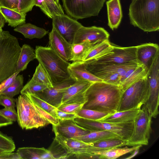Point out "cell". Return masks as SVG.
Returning a JSON list of instances; mask_svg holds the SVG:
<instances>
[{
	"label": "cell",
	"instance_id": "6da1fadb",
	"mask_svg": "<svg viewBox=\"0 0 159 159\" xmlns=\"http://www.w3.org/2000/svg\"><path fill=\"white\" fill-rule=\"evenodd\" d=\"M122 93L120 86L103 81L93 82L86 91L87 101L82 108L113 113L118 111Z\"/></svg>",
	"mask_w": 159,
	"mask_h": 159
},
{
	"label": "cell",
	"instance_id": "7a4b0ae2",
	"mask_svg": "<svg viewBox=\"0 0 159 159\" xmlns=\"http://www.w3.org/2000/svg\"><path fill=\"white\" fill-rule=\"evenodd\" d=\"M129 16L131 24L143 31H158L159 0H132Z\"/></svg>",
	"mask_w": 159,
	"mask_h": 159
},
{
	"label": "cell",
	"instance_id": "3957f363",
	"mask_svg": "<svg viewBox=\"0 0 159 159\" xmlns=\"http://www.w3.org/2000/svg\"><path fill=\"white\" fill-rule=\"evenodd\" d=\"M37 59L49 76L53 86L71 77L68 67L70 63L63 59L50 47L36 46Z\"/></svg>",
	"mask_w": 159,
	"mask_h": 159
},
{
	"label": "cell",
	"instance_id": "277c9868",
	"mask_svg": "<svg viewBox=\"0 0 159 159\" xmlns=\"http://www.w3.org/2000/svg\"><path fill=\"white\" fill-rule=\"evenodd\" d=\"M20 49L17 38L3 30L0 39V83L16 72Z\"/></svg>",
	"mask_w": 159,
	"mask_h": 159
},
{
	"label": "cell",
	"instance_id": "5b68a950",
	"mask_svg": "<svg viewBox=\"0 0 159 159\" xmlns=\"http://www.w3.org/2000/svg\"><path fill=\"white\" fill-rule=\"evenodd\" d=\"M16 103L18 116L17 121L22 129L38 128L50 124L25 95H20L16 99Z\"/></svg>",
	"mask_w": 159,
	"mask_h": 159
},
{
	"label": "cell",
	"instance_id": "8992f818",
	"mask_svg": "<svg viewBox=\"0 0 159 159\" xmlns=\"http://www.w3.org/2000/svg\"><path fill=\"white\" fill-rule=\"evenodd\" d=\"M149 93V86L146 75L132 84L122 92L117 111L141 109L147 101Z\"/></svg>",
	"mask_w": 159,
	"mask_h": 159
},
{
	"label": "cell",
	"instance_id": "52a82bcc",
	"mask_svg": "<svg viewBox=\"0 0 159 159\" xmlns=\"http://www.w3.org/2000/svg\"><path fill=\"white\" fill-rule=\"evenodd\" d=\"M142 107L133 120L132 133L126 141V145L134 146L148 144L152 131L151 125L152 117L146 107L143 105Z\"/></svg>",
	"mask_w": 159,
	"mask_h": 159
},
{
	"label": "cell",
	"instance_id": "ba28073f",
	"mask_svg": "<svg viewBox=\"0 0 159 159\" xmlns=\"http://www.w3.org/2000/svg\"><path fill=\"white\" fill-rule=\"evenodd\" d=\"M105 0H62L66 14L78 20L98 16Z\"/></svg>",
	"mask_w": 159,
	"mask_h": 159
},
{
	"label": "cell",
	"instance_id": "9c48e42d",
	"mask_svg": "<svg viewBox=\"0 0 159 159\" xmlns=\"http://www.w3.org/2000/svg\"><path fill=\"white\" fill-rule=\"evenodd\" d=\"M80 127L90 131L107 130L114 133L126 141L130 137L133 127V121L114 123L93 120L77 117L74 119Z\"/></svg>",
	"mask_w": 159,
	"mask_h": 159
},
{
	"label": "cell",
	"instance_id": "30bf717a",
	"mask_svg": "<svg viewBox=\"0 0 159 159\" xmlns=\"http://www.w3.org/2000/svg\"><path fill=\"white\" fill-rule=\"evenodd\" d=\"M149 86L148 99L144 105L152 117L156 118L159 114V52L154 57L147 75Z\"/></svg>",
	"mask_w": 159,
	"mask_h": 159
},
{
	"label": "cell",
	"instance_id": "8fae6325",
	"mask_svg": "<svg viewBox=\"0 0 159 159\" xmlns=\"http://www.w3.org/2000/svg\"><path fill=\"white\" fill-rule=\"evenodd\" d=\"M112 45V48L111 52L90 61L116 64H125L138 61L137 56V46L120 47L113 44Z\"/></svg>",
	"mask_w": 159,
	"mask_h": 159
},
{
	"label": "cell",
	"instance_id": "7c38bea8",
	"mask_svg": "<svg viewBox=\"0 0 159 159\" xmlns=\"http://www.w3.org/2000/svg\"><path fill=\"white\" fill-rule=\"evenodd\" d=\"M82 25L76 20L65 14L52 18V26L70 44L73 43L75 34Z\"/></svg>",
	"mask_w": 159,
	"mask_h": 159
},
{
	"label": "cell",
	"instance_id": "4fadbf2b",
	"mask_svg": "<svg viewBox=\"0 0 159 159\" xmlns=\"http://www.w3.org/2000/svg\"><path fill=\"white\" fill-rule=\"evenodd\" d=\"M72 155L71 159H99L94 154V148L90 144L74 139H66L55 136Z\"/></svg>",
	"mask_w": 159,
	"mask_h": 159
},
{
	"label": "cell",
	"instance_id": "5bb4252c",
	"mask_svg": "<svg viewBox=\"0 0 159 159\" xmlns=\"http://www.w3.org/2000/svg\"><path fill=\"white\" fill-rule=\"evenodd\" d=\"M109 36L108 32L103 28L95 26L85 27L82 25L76 32L73 43L87 41L94 46L109 40Z\"/></svg>",
	"mask_w": 159,
	"mask_h": 159
},
{
	"label": "cell",
	"instance_id": "9a60e30c",
	"mask_svg": "<svg viewBox=\"0 0 159 159\" xmlns=\"http://www.w3.org/2000/svg\"><path fill=\"white\" fill-rule=\"evenodd\" d=\"M76 81L71 77L60 84L48 87L36 94L41 99L58 108L61 104L64 93L66 89Z\"/></svg>",
	"mask_w": 159,
	"mask_h": 159
},
{
	"label": "cell",
	"instance_id": "2e32d148",
	"mask_svg": "<svg viewBox=\"0 0 159 159\" xmlns=\"http://www.w3.org/2000/svg\"><path fill=\"white\" fill-rule=\"evenodd\" d=\"M92 83L87 81H76L66 90L61 105L72 103L84 104L87 101L86 91Z\"/></svg>",
	"mask_w": 159,
	"mask_h": 159
},
{
	"label": "cell",
	"instance_id": "e0dca14e",
	"mask_svg": "<svg viewBox=\"0 0 159 159\" xmlns=\"http://www.w3.org/2000/svg\"><path fill=\"white\" fill-rule=\"evenodd\" d=\"M52 129L55 136L66 139H75L90 132L79 125L74 119L59 120V122L57 125H52Z\"/></svg>",
	"mask_w": 159,
	"mask_h": 159
},
{
	"label": "cell",
	"instance_id": "ac0fdd59",
	"mask_svg": "<svg viewBox=\"0 0 159 159\" xmlns=\"http://www.w3.org/2000/svg\"><path fill=\"white\" fill-rule=\"evenodd\" d=\"M83 62L87 70H104L118 74L121 77V81L128 70L142 64L138 61L123 64L99 62L90 60Z\"/></svg>",
	"mask_w": 159,
	"mask_h": 159
},
{
	"label": "cell",
	"instance_id": "d6986e66",
	"mask_svg": "<svg viewBox=\"0 0 159 159\" xmlns=\"http://www.w3.org/2000/svg\"><path fill=\"white\" fill-rule=\"evenodd\" d=\"M49 47L63 59L68 62L71 55V44L52 26L49 34Z\"/></svg>",
	"mask_w": 159,
	"mask_h": 159
},
{
	"label": "cell",
	"instance_id": "ffe728a7",
	"mask_svg": "<svg viewBox=\"0 0 159 159\" xmlns=\"http://www.w3.org/2000/svg\"><path fill=\"white\" fill-rule=\"evenodd\" d=\"M68 69L71 77L76 81H87L93 83L103 81L88 71L83 61L73 62L70 63Z\"/></svg>",
	"mask_w": 159,
	"mask_h": 159
},
{
	"label": "cell",
	"instance_id": "44dd1931",
	"mask_svg": "<svg viewBox=\"0 0 159 159\" xmlns=\"http://www.w3.org/2000/svg\"><path fill=\"white\" fill-rule=\"evenodd\" d=\"M159 52V46L157 43H147L137 46L138 60L148 68L154 57Z\"/></svg>",
	"mask_w": 159,
	"mask_h": 159
},
{
	"label": "cell",
	"instance_id": "7402d4cb",
	"mask_svg": "<svg viewBox=\"0 0 159 159\" xmlns=\"http://www.w3.org/2000/svg\"><path fill=\"white\" fill-rule=\"evenodd\" d=\"M107 7L108 25L112 30L117 28L122 17V13L120 0H109L106 3Z\"/></svg>",
	"mask_w": 159,
	"mask_h": 159
},
{
	"label": "cell",
	"instance_id": "603a6c76",
	"mask_svg": "<svg viewBox=\"0 0 159 159\" xmlns=\"http://www.w3.org/2000/svg\"><path fill=\"white\" fill-rule=\"evenodd\" d=\"M16 152L20 159H54L49 150L43 147L19 148Z\"/></svg>",
	"mask_w": 159,
	"mask_h": 159
},
{
	"label": "cell",
	"instance_id": "cb8c5ba5",
	"mask_svg": "<svg viewBox=\"0 0 159 159\" xmlns=\"http://www.w3.org/2000/svg\"><path fill=\"white\" fill-rule=\"evenodd\" d=\"M140 109H132L117 111L109 114L99 121L114 123H125L133 121Z\"/></svg>",
	"mask_w": 159,
	"mask_h": 159
},
{
	"label": "cell",
	"instance_id": "d4e9b609",
	"mask_svg": "<svg viewBox=\"0 0 159 159\" xmlns=\"http://www.w3.org/2000/svg\"><path fill=\"white\" fill-rule=\"evenodd\" d=\"M14 30L22 34L27 39H41L48 33V30L30 23H24L16 27Z\"/></svg>",
	"mask_w": 159,
	"mask_h": 159
},
{
	"label": "cell",
	"instance_id": "484cf974",
	"mask_svg": "<svg viewBox=\"0 0 159 159\" xmlns=\"http://www.w3.org/2000/svg\"><path fill=\"white\" fill-rule=\"evenodd\" d=\"M113 138L122 139L120 136L116 134L104 130L90 131L86 134L75 139L90 144L104 140Z\"/></svg>",
	"mask_w": 159,
	"mask_h": 159
},
{
	"label": "cell",
	"instance_id": "4316f807",
	"mask_svg": "<svg viewBox=\"0 0 159 159\" xmlns=\"http://www.w3.org/2000/svg\"><path fill=\"white\" fill-rule=\"evenodd\" d=\"M0 12L9 26L16 27L25 23L26 13L2 7H0Z\"/></svg>",
	"mask_w": 159,
	"mask_h": 159
},
{
	"label": "cell",
	"instance_id": "83f0119b",
	"mask_svg": "<svg viewBox=\"0 0 159 159\" xmlns=\"http://www.w3.org/2000/svg\"><path fill=\"white\" fill-rule=\"evenodd\" d=\"M35 59L36 56L35 50L29 45L24 44L21 48L16 71H20L25 70L29 62Z\"/></svg>",
	"mask_w": 159,
	"mask_h": 159
},
{
	"label": "cell",
	"instance_id": "f1b7e54d",
	"mask_svg": "<svg viewBox=\"0 0 159 159\" xmlns=\"http://www.w3.org/2000/svg\"><path fill=\"white\" fill-rule=\"evenodd\" d=\"M112 44L109 40L103 42L93 46L88 51L83 61L93 60L111 52Z\"/></svg>",
	"mask_w": 159,
	"mask_h": 159
},
{
	"label": "cell",
	"instance_id": "f546056e",
	"mask_svg": "<svg viewBox=\"0 0 159 159\" xmlns=\"http://www.w3.org/2000/svg\"><path fill=\"white\" fill-rule=\"evenodd\" d=\"M142 145H138L129 148L126 146L122 148H116L96 152L94 154L98 156L99 159H115L127 153L131 152L138 148H140Z\"/></svg>",
	"mask_w": 159,
	"mask_h": 159
},
{
	"label": "cell",
	"instance_id": "4dcf8cb0",
	"mask_svg": "<svg viewBox=\"0 0 159 159\" xmlns=\"http://www.w3.org/2000/svg\"><path fill=\"white\" fill-rule=\"evenodd\" d=\"M93 46L91 43L87 41L71 44L70 61H83L86 55Z\"/></svg>",
	"mask_w": 159,
	"mask_h": 159
},
{
	"label": "cell",
	"instance_id": "1f68e13d",
	"mask_svg": "<svg viewBox=\"0 0 159 159\" xmlns=\"http://www.w3.org/2000/svg\"><path fill=\"white\" fill-rule=\"evenodd\" d=\"M87 70L103 81L118 86L120 85L121 77L117 73L101 69H91Z\"/></svg>",
	"mask_w": 159,
	"mask_h": 159
},
{
	"label": "cell",
	"instance_id": "d6a6232c",
	"mask_svg": "<svg viewBox=\"0 0 159 159\" xmlns=\"http://www.w3.org/2000/svg\"><path fill=\"white\" fill-rule=\"evenodd\" d=\"M90 144L94 147L95 153L100 151L124 146L126 145V141L121 139L113 138Z\"/></svg>",
	"mask_w": 159,
	"mask_h": 159
},
{
	"label": "cell",
	"instance_id": "836d02e7",
	"mask_svg": "<svg viewBox=\"0 0 159 159\" xmlns=\"http://www.w3.org/2000/svg\"><path fill=\"white\" fill-rule=\"evenodd\" d=\"M48 149L54 159H71L72 155L67 148L55 138Z\"/></svg>",
	"mask_w": 159,
	"mask_h": 159
},
{
	"label": "cell",
	"instance_id": "e575fe53",
	"mask_svg": "<svg viewBox=\"0 0 159 159\" xmlns=\"http://www.w3.org/2000/svg\"><path fill=\"white\" fill-rule=\"evenodd\" d=\"M148 69L143 65L138 66L134 71L125 80L122 82L120 87L122 92L132 84L145 76Z\"/></svg>",
	"mask_w": 159,
	"mask_h": 159
},
{
	"label": "cell",
	"instance_id": "d590c367",
	"mask_svg": "<svg viewBox=\"0 0 159 159\" xmlns=\"http://www.w3.org/2000/svg\"><path fill=\"white\" fill-rule=\"evenodd\" d=\"M31 81L45 85L47 87H52L53 86L48 74L39 64L37 66Z\"/></svg>",
	"mask_w": 159,
	"mask_h": 159
},
{
	"label": "cell",
	"instance_id": "8d00e7d4",
	"mask_svg": "<svg viewBox=\"0 0 159 159\" xmlns=\"http://www.w3.org/2000/svg\"><path fill=\"white\" fill-rule=\"evenodd\" d=\"M24 95L27 96L34 103L52 116L57 118V108L41 99L35 94L26 93Z\"/></svg>",
	"mask_w": 159,
	"mask_h": 159
},
{
	"label": "cell",
	"instance_id": "74e56055",
	"mask_svg": "<svg viewBox=\"0 0 159 159\" xmlns=\"http://www.w3.org/2000/svg\"><path fill=\"white\" fill-rule=\"evenodd\" d=\"M24 78L22 75H17L13 83L3 91L1 95L13 97L19 94L23 89Z\"/></svg>",
	"mask_w": 159,
	"mask_h": 159
},
{
	"label": "cell",
	"instance_id": "f35d334b",
	"mask_svg": "<svg viewBox=\"0 0 159 159\" xmlns=\"http://www.w3.org/2000/svg\"><path fill=\"white\" fill-rule=\"evenodd\" d=\"M109 114L106 112L83 108L76 113L78 117L96 120H98Z\"/></svg>",
	"mask_w": 159,
	"mask_h": 159
},
{
	"label": "cell",
	"instance_id": "ab89813d",
	"mask_svg": "<svg viewBox=\"0 0 159 159\" xmlns=\"http://www.w3.org/2000/svg\"><path fill=\"white\" fill-rule=\"evenodd\" d=\"M16 145L12 138L0 132V149L6 152H13Z\"/></svg>",
	"mask_w": 159,
	"mask_h": 159
},
{
	"label": "cell",
	"instance_id": "60d3db41",
	"mask_svg": "<svg viewBox=\"0 0 159 159\" xmlns=\"http://www.w3.org/2000/svg\"><path fill=\"white\" fill-rule=\"evenodd\" d=\"M47 88L45 85L30 80L23 87L20 93L21 94L26 93L36 94L43 91Z\"/></svg>",
	"mask_w": 159,
	"mask_h": 159
},
{
	"label": "cell",
	"instance_id": "b9f144b4",
	"mask_svg": "<svg viewBox=\"0 0 159 159\" xmlns=\"http://www.w3.org/2000/svg\"><path fill=\"white\" fill-rule=\"evenodd\" d=\"M47 7L51 15L64 14L63 10L60 3L55 2L53 0H45Z\"/></svg>",
	"mask_w": 159,
	"mask_h": 159
},
{
	"label": "cell",
	"instance_id": "7bdbcfd3",
	"mask_svg": "<svg viewBox=\"0 0 159 159\" xmlns=\"http://www.w3.org/2000/svg\"><path fill=\"white\" fill-rule=\"evenodd\" d=\"M84 104L72 103L61 105L58 108V110L65 112L71 113H76L82 108Z\"/></svg>",
	"mask_w": 159,
	"mask_h": 159
},
{
	"label": "cell",
	"instance_id": "ee69618b",
	"mask_svg": "<svg viewBox=\"0 0 159 159\" xmlns=\"http://www.w3.org/2000/svg\"><path fill=\"white\" fill-rule=\"evenodd\" d=\"M18 11L26 13L32 10L35 6V0H18Z\"/></svg>",
	"mask_w": 159,
	"mask_h": 159
},
{
	"label": "cell",
	"instance_id": "f6af8a7d",
	"mask_svg": "<svg viewBox=\"0 0 159 159\" xmlns=\"http://www.w3.org/2000/svg\"><path fill=\"white\" fill-rule=\"evenodd\" d=\"M0 105L4 106L6 108L15 109L16 99L13 97L1 95H0Z\"/></svg>",
	"mask_w": 159,
	"mask_h": 159
},
{
	"label": "cell",
	"instance_id": "bcb514c9",
	"mask_svg": "<svg viewBox=\"0 0 159 159\" xmlns=\"http://www.w3.org/2000/svg\"><path fill=\"white\" fill-rule=\"evenodd\" d=\"M0 114L12 121L17 120V113L15 109L4 107L0 109Z\"/></svg>",
	"mask_w": 159,
	"mask_h": 159
},
{
	"label": "cell",
	"instance_id": "7dc6e473",
	"mask_svg": "<svg viewBox=\"0 0 159 159\" xmlns=\"http://www.w3.org/2000/svg\"><path fill=\"white\" fill-rule=\"evenodd\" d=\"M34 104L35 107L39 112L50 122V124L52 125H56L58 123L59 119L57 118L54 116L50 113L41 109L37 105L34 103Z\"/></svg>",
	"mask_w": 159,
	"mask_h": 159
},
{
	"label": "cell",
	"instance_id": "c3c4849f",
	"mask_svg": "<svg viewBox=\"0 0 159 159\" xmlns=\"http://www.w3.org/2000/svg\"><path fill=\"white\" fill-rule=\"evenodd\" d=\"M20 71H16L11 76L0 83V95L14 81L16 77Z\"/></svg>",
	"mask_w": 159,
	"mask_h": 159
},
{
	"label": "cell",
	"instance_id": "681fc988",
	"mask_svg": "<svg viewBox=\"0 0 159 159\" xmlns=\"http://www.w3.org/2000/svg\"><path fill=\"white\" fill-rule=\"evenodd\" d=\"M18 0H0V7L15 10L18 11Z\"/></svg>",
	"mask_w": 159,
	"mask_h": 159
},
{
	"label": "cell",
	"instance_id": "f907efd6",
	"mask_svg": "<svg viewBox=\"0 0 159 159\" xmlns=\"http://www.w3.org/2000/svg\"><path fill=\"white\" fill-rule=\"evenodd\" d=\"M57 117L59 120H63L74 119L78 117L76 114L69 113L61 111L57 108Z\"/></svg>",
	"mask_w": 159,
	"mask_h": 159
},
{
	"label": "cell",
	"instance_id": "816d5d0a",
	"mask_svg": "<svg viewBox=\"0 0 159 159\" xmlns=\"http://www.w3.org/2000/svg\"><path fill=\"white\" fill-rule=\"evenodd\" d=\"M35 6L39 7L48 17L52 19V16L47 7L45 0H35Z\"/></svg>",
	"mask_w": 159,
	"mask_h": 159
},
{
	"label": "cell",
	"instance_id": "f5cc1de1",
	"mask_svg": "<svg viewBox=\"0 0 159 159\" xmlns=\"http://www.w3.org/2000/svg\"><path fill=\"white\" fill-rule=\"evenodd\" d=\"M0 159H20V158L16 152H13L0 153Z\"/></svg>",
	"mask_w": 159,
	"mask_h": 159
},
{
	"label": "cell",
	"instance_id": "db71d44e",
	"mask_svg": "<svg viewBox=\"0 0 159 159\" xmlns=\"http://www.w3.org/2000/svg\"><path fill=\"white\" fill-rule=\"evenodd\" d=\"M13 122L0 114V127L11 125Z\"/></svg>",
	"mask_w": 159,
	"mask_h": 159
},
{
	"label": "cell",
	"instance_id": "11a10c76",
	"mask_svg": "<svg viewBox=\"0 0 159 159\" xmlns=\"http://www.w3.org/2000/svg\"><path fill=\"white\" fill-rule=\"evenodd\" d=\"M6 23V20L2 14L0 12V29L2 30Z\"/></svg>",
	"mask_w": 159,
	"mask_h": 159
},
{
	"label": "cell",
	"instance_id": "9f6ffc18",
	"mask_svg": "<svg viewBox=\"0 0 159 159\" xmlns=\"http://www.w3.org/2000/svg\"><path fill=\"white\" fill-rule=\"evenodd\" d=\"M139 149L140 148H138L135 149L133 151V152L131 155L129 156L128 157L125 158V159H129L134 157L139 153Z\"/></svg>",
	"mask_w": 159,
	"mask_h": 159
},
{
	"label": "cell",
	"instance_id": "6f0895ef",
	"mask_svg": "<svg viewBox=\"0 0 159 159\" xmlns=\"http://www.w3.org/2000/svg\"><path fill=\"white\" fill-rule=\"evenodd\" d=\"M3 31L2 30L0 29V39L3 35Z\"/></svg>",
	"mask_w": 159,
	"mask_h": 159
},
{
	"label": "cell",
	"instance_id": "680465c9",
	"mask_svg": "<svg viewBox=\"0 0 159 159\" xmlns=\"http://www.w3.org/2000/svg\"><path fill=\"white\" fill-rule=\"evenodd\" d=\"M55 2L57 3H59V0H53Z\"/></svg>",
	"mask_w": 159,
	"mask_h": 159
},
{
	"label": "cell",
	"instance_id": "91938a15",
	"mask_svg": "<svg viewBox=\"0 0 159 159\" xmlns=\"http://www.w3.org/2000/svg\"><path fill=\"white\" fill-rule=\"evenodd\" d=\"M4 152H5L4 151H3L2 150L0 149V153H4Z\"/></svg>",
	"mask_w": 159,
	"mask_h": 159
}]
</instances>
